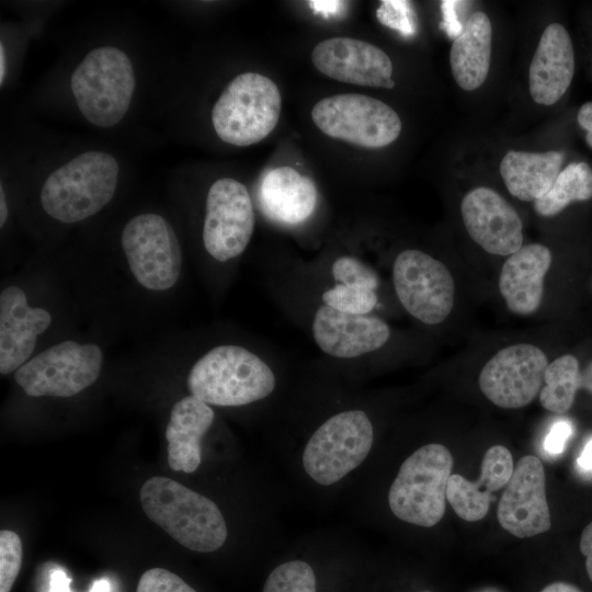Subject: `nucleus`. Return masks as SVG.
Returning <instances> with one entry per match:
<instances>
[{"instance_id":"f257e3e1","label":"nucleus","mask_w":592,"mask_h":592,"mask_svg":"<svg viewBox=\"0 0 592 592\" xmlns=\"http://www.w3.org/2000/svg\"><path fill=\"white\" fill-rule=\"evenodd\" d=\"M145 514L185 548L198 553L219 549L227 525L214 501L167 477H152L139 492Z\"/></svg>"},{"instance_id":"f03ea898","label":"nucleus","mask_w":592,"mask_h":592,"mask_svg":"<svg viewBox=\"0 0 592 592\" xmlns=\"http://www.w3.org/2000/svg\"><path fill=\"white\" fill-rule=\"evenodd\" d=\"M275 376L258 355L237 345H219L191 368L187 388L207 405L244 406L264 399L275 388Z\"/></svg>"},{"instance_id":"7ed1b4c3","label":"nucleus","mask_w":592,"mask_h":592,"mask_svg":"<svg viewBox=\"0 0 592 592\" xmlns=\"http://www.w3.org/2000/svg\"><path fill=\"white\" fill-rule=\"evenodd\" d=\"M118 163L104 151H87L55 170L41 191L44 210L62 223H76L98 213L113 197Z\"/></svg>"},{"instance_id":"20e7f679","label":"nucleus","mask_w":592,"mask_h":592,"mask_svg":"<svg viewBox=\"0 0 592 592\" xmlns=\"http://www.w3.org/2000/svg\"><path fill=\"white\" fill-rule=\"evenodd\" d=\"M453 464L449 449L437 443L423 445L408 456L388 492L394 515L422 527L436 525L445 513L446 486Z\"/></svg>"},{"instance_id":"39448f33","label":"nucleus","mask_w":592,"mask_h":592,"mask_svg":"<svg viewBox=\"0 0 592 592\" xmlns=\"http://www.w3.org/2000/svg\"><path fill=\"white\" fill-rule=\"evenodd\" d=\"M70 84L81 114L95 126L111 127L129 107L135 89L133 65L123 50L99 47L77 66Z\"/></svg>"},{"instance_id":"423d86ee","label":"nucleus","mask_w":592,"mask_h":592,"mask_svg":"<svg viewBox=\"0 0 592 592\" xmlns=\"http://www.w3.org/2000/svg\"><path fill=\"white\" fill-rule=\"evenodd\" d=\"M282 98L269 77L257 72L238 75L224 89L212 111L217 136L235 146L254 145L275 128Z\"/></svg>"},{"instance_id":"0eeeda50","label":"nucleus","mask_w":592,"mask_h":592,"mask_svg":"<svg viewBox=\"0 0 592 592\" xmlns=\"http://www.w3.org/2000/svg\"><path fill=\"white\" fill-rule=\"evenodd\" d=\"M374 429L362 410L337 413L310 436L304 452L307 475L321 486H330L358 467L369 454Z\"/></svg>"},{"instance_id":"6e6552de","label":"nucleus","mask_w":592,"mask_h":592,"mask_svg":"<svg viewBox=\"0 0 592 592\" xmlns=\"http://www.w3.org/2000/svg\"><path fill=\"white\" fill-rule=\"evenodd\" d=\"M316 126L327 136L376 149L394 143L401 119L385 102L357 93H342L318 101L311 110Z\"/></svg>"},{"instance_id":"1a4fd4ad","label":"nucleus","mask_w":592,"mask_h":592,"mask_svg":"<svg viewBox=\"0 0 592 592\" xmlns=\"http://www.w3.org/2000/svg\"><path fill=\"white\" fill-rule=\"evenodd\" d=\"M102 362L96 344L68 340L27 361L14 372V379L32 397H70L98 379Z\"/></svg>"},{"instance_id":"9d476101","label":"nucleus","mask_w":592,"mask_h":592,"mask_svg":"<svg viewBox=\"0 0 592 592\" xmlns=\"http://www.w3.org/2000/svg\"><path fill=\"white\" fill-rule=\"evenodd\" d=\"M122 247L140 285L152 291L172 287L181 273L182 253L172 226L160 215L141 214L124 227Z\"/></svg>"},{"instance_id":"9b49d317","label":"nucleus","mask_w":592,"mask_h":592,"mask_svg":"<svg viewBox=\"0 0 592 592\" xmlns=\"http://www.w3.org/2000/svg\"><path fill=\"white\" fill-rule=\"evenodd\" d=\"M396 294L403 308L426 325H437L451 314L455 283L449 270L420 250L400 252L392 266Z\"/></svg>"},{"instance_id":"f8f14e48","label":"nucleus","mask_w":592,"mask_h":592,"mask_svg":"<svg viewBox=\"0 0 592 592\" xmlns=\"http://www.w3.org/2000/svg\"><path fill=\"white\" fill-rule=\"evenodd\" d=\"M254 220L246 185L230 178L216 180L206 197L203 227L206 251L221 262L238 257L252 237Z\"/></svg>"},{"instance_id":"ddd939ff","label":"nucleus","mask_w":592,"mask_h":592,"mask_svg":"<svg viewBox=\"0 0 592 592\" xmlns=\"http://www.w3.org/2000/svg\"><path fill=\"white\" fill-rule=\"evenodd\" d=\"M548 364L546 354L536 345L506 346L482 367L478 378L480 390L500 408H523L539 395Z\"/></svg>"},{"instance_id":"4468645a","label":"nucleus","mask_w":592,"mask_h":592,"mask_svg":"<svg viewBox=\"0 0 592 592\" xmlns=\"http://www.w3.org/2000/svg\"><path fill=\"white\" fill-rule=\"evenodd\" d=\"M497 517L510 534L526 538L547 532L551 526L545 489V470L534 455L519 459L500 498Z\"/></svg>"},{"instance_id":"2eb2a0df","label":"nucleus","mask_w":592,"mask_h":592,"mask_svg":"<svg viewBox=\"0 0 592 592\" xmlns=\"http://www.w3.org/2000/svg\"><path fill=\"white\" fill-rule=\"evenodd\" d=\"M314 66L327 77L344 83L392 89V62L379 47L352 37H332L318 43L311 53Z\"/></svg>"},{"instance_id":"dca6fc26","label":"nucleus","mask_w":592,"mask_h":592,"mask_svg":"<svg viewBox=\"0 0 592 592\" xmlns=\"http://www.w3.org/2000/svg\"><path fill=\"white\" fill-rule=\"evenodd\" d=\"M460 213L469 237L488 253L509 257L523 246L521 217L494 190H470L462 200Z\"/></svg>"},{"instance_id":"f3484780","label":"nucleus","mask_w":592,"mask_h":592,"mask_svg":"<svg viewBox=\"0 0 592 592\" xmlns=\"http://www.w3.org/2000/svg\"><path fill=\"white\" fill-rule=\"evenodd\" d=\"M312 334L325 353L350 358L382 348L390 328L376 316L343 312L323 304L315 314Z\"/></svg>"},{"instance_id":"a211bd4d","label":"nucleus","mask_w":592,"mask_h":592,"mask_svg":"<svg viewBox=\"0 0 592 592\" xmlns=\"http://www.w3.org/2000/svg\"><path fill=\"white\" fill-rule=\"evenodd\" d=\"M52 317L43 308L31 307L25 293L8 286L0 294V373L8 375L26 363L36 345L37 335L50 325Z\"/></svg>"},{"instance_id":"6ab92c4d","label":"nucleus","mask_w":592,"mask_h":592,"mask_svg":"<svg viewBox=\"0 0 592 592\" xmlns=\"http://www.w3.org/2000/svg\"><path fill=\"white\" fill-rule=\"evenodd\" d=\"M574 73V53L568 31L550 23L543 32L528 71L534 102L553 105L566 93Z\"/></svg>"},{"instance_id":"aec40b11","label":"nucleus","mask_w":592,"mask_h":592,"mask_svg":"<svg viewBox=\"0 0 592 592\" xmlns=\"http://www.w3.org/2000/svg\"><path fill=\"white\" fill-rule=\"evenodd\" d=\"M550 264V250L540 243L522 246L508 257L500 272L499 289L511 312L528 316L537 311Z\"/></svg>"},{"instance_id":"412c9836","label":"nucleus","mask_w":592,"mask_h":592,"mask_svg":"<svg viewBox=\"0 0 592 592\" xmlns=\"http://www.w3.org/2000/svg\"><path fill=\"white\" fill-rule=\"evenodd\" d=\"M513 469L511 452L505 446L493 445L483 455L477 482L469 481L459 474L449 476L446 500L460 519L467 522L479 521L489 511L490 493L506 486Z\"/></svg>"},{"instance_id":"4be33fe9","label":"nucleus","mask_w":592,"mask_h":592,"mask_svg":"<svg viewBox=\"0 0 592 592\" xmlns=\"http://www.w3.org/2000/svg\"><path fill=\"white\" fill-rule=\"evenodd\" d=\"M262 212L273 221L297 225L308 219L317 204V189L306 175L292 167L265 172L259 184Z\"/></svg>"},{"instance_id":"5701e85b","label":"nucleus","mask_w":592,"mask_h":592,"mask_svg":"<svg viewBox=\"0 0 592 592\" xmlns=\"http://www.w3.org/2000/svg\"><path fill=\"white\" fill-rule=\"evenodd\" d=\"M209 405L190 395L171 409L166 429L168 464L172 470L194 473L201 464V441L213 424Z\"/></svg>"},{"instance_id":"b1692460","label":"nucleus","mask_w":592,"mask_h":592,"mask_svg":"<svg viewBox=\"0 0 592 592\" xmlns=\"http://www.w3.org/2000/svg\"><path fill=\"white\" fill-rule=\"evenodd\" d=\"M492 26L485 12L477 11L455 37L449 62L456 83L466 91L478 89L487 79L491 61Z\"/></svg>"},{"instance_id":"393cba45","label":"nucleus","mask_w":592,"mask_h":592,"mask_svg":"<svg viewBox=\"0 0 592 592\" xmlns=\"http://www.w3.org/2000/svg\"><path fill=\"white\" fill-rule=\"evenodd\" d=\"M562 162L561 151L509 150L500 162V174L514 197L535 202L550 190L561 172Z\"/></svg>"},{"instance_id":"a878e982","label":"nucleus","mask_w":592,"mask_h":592,"mask_svg":"<svg viewBox=\"0 0 592 592\" xmlns=\"http://www.w3.org/2000/svg\"><path fill=\"white\" fill-rule=\"evenodd\" d=\"M592 198V168L585 162L568 164L554 182L550 190L534 202L540 216L549 217L563 210L572 202Z\"/></svg>"},{"instance_id":"bb28decb","label":"nucleus","mask_w":592,"mask_h":592,"mask_svg":"<svg viewBox=\"0 0 592 592\" xmlns=\"http://www.w3.org/2000/svg\"><path fill=\"white\" fill-rule=\"evenodd\" d=\"M580 366L578 360L566 354L554 360L546 367L539 402L554 413H565L573 405L580 388Z\"/></svg>"},{"instance_id":"cd10ccee","label":"nucleus","mask_w":592,"mask_h":592,"mask_svg":"<svg viewBox=\"0 0 592 592\" xmlns=\"http://www.w3.org/2000/svg\"><path fill=\"white\" fill-rule=\"evenodd\" d=\"M262 592H317L315 571L304 560L285 561L267 576Z\"/></svg>"},{"instance_id":"c85d7f7f","label":"nucleus","mask_w":592,"mask_h":592,"mask_svg":"<svg viewBox=\"0 0 592 592\" xmlns=\"http://www.w3.org/2000/svg\"><path fill=\"white\" fill-rule=\"evenodd\" d=\"M322 301L343 312L367 315L377 304L375 289L337 284L322 294Z\"/></svg>"},{"instance_id":"c756f323","label":"nucleus","mask_w":592,"mask_h":592,"mask_svg":"<svg viewBox=\"0 0 592 592\" xmlns=\"http://www.w3.org/2000/svg\"><path fill=\"white\" fill-rule=\"evenodd\" d=\"M22 542L13 531L0 532V592H10L22 565Z\"/></svg>"},{"instance_id":"7c9ffc66","label":"nucleus","mask_w":592,"mask_h":592,"mask_svg":"<svg viewBox=\"0 0 592 592\" xmlns=\"http://www.w3.org/2000/svg\"><path fill=\"white\" fill-rule=\"evenodd\" d=\"M337 284L353 285L375 289L378 286L377 274L354 257L338 258L331 267Z\"/></svg>"},{"instance_id":"2f4dec72","label":"nucleus","mask_w":592,"mask_h":592,"mask_svg":"<svg viewBox=\"0 0 592 592\" xmlns=\"http://www.w3.org/2000/svg\"><path fill=\"white\" fill-rule=\"evenodd\" d=\"M136 592H196L182 578L163 568L145 571L137 584Z\"/></svg>"},{"instance_id":"473e14b6","label":"nucleus","mask_w":592,"mask_h":592,"mask_svg":"<svg viewBox=\"0 0 592 592\" xmlns=\"http://www.w3.org/2000/svg\"><path fill=\"white\" fill-rule=\"evenodd\" d=\"M412 13L408 1H383L376 15L380 23L410 35L414 32Z\"/></svg>"},{"instance_id":"72a5a7b5","label":"nucleus","mask_w":592,"mask_h":592,"mask_svg":"<svg viewBox=\"0 0 592 592\" xmlns=\"http://www.w3.org/2000/svg\"><path fill=\"white\" fill-rule=\"evenodd\" d=\"M572 433V426L569 421L560 420L557 421L550 429L544 441L545 449L553 455L560 454L569 436Z\"/></svg>"},{"instance_id":"f704fd0d","label":"nucleus","mask_w":592,"mask_h":592,"mask_svg":"<svg viewBox=\"0 0 592 592\" xmlns=\"http://www.w3.org/2000/svg\"><path fill=\"white\" fill-rule=\"evenodd\" d=\"M579 548L585 557L587 573L592 582V521L582 531Z\"/></svg>"},{"instance_id":"c9c22d12","label":"nucleus","mask_w":592,"mask_h":592,"mask_svg":"<svg viewBox=\"0 0 592 592\" xmlns=\"http://www.w3.org/2000/svg\"><path fill=\"white\" fill-rule=\"evenodd\" d=\"M70 582L71 579L68 577L65 570L55 569L49 578L48 592H71Z\"/></svg>"},{"instance_id":"e433bc0d","label":"nucleus","mask_w":592,"mask_h":592,"mask_svg":"<svg viewBox=\"0 0 592 592\" xmlns=\"http://www.w3.org/2000/svg\"><path fill=\"white\" fill-rule=\"evenodd\" d=\"M310 8L322 15H338L345 7L343 1H309Z\"/></svg>"},{"instance_id":"4c0bfd02","label":"nucleus","mask_w":592,"mask_h":592,"mask_svg":"<svg viewBox=\"0 0 592 592\" xmlns=\"http://www.w3.org/2000/svg\"><path fill=\"white\" fill-rule=\"evenodd\" d=\"M577 121L587 133L592 132V102H587L580 107Z\"/></svg>"},{"instance_id":"58836bf2","label":"nucleus","mask_w":592,"mask_h":592,"mask_svg":"<svg viewBox=\"0 0 592 592\" xmlns=\"http://www.w3.org/2000/svg\"><path fill=\"white\" fill-rule=\"evenodd\" d=\"M580 469L584 471H592V439H590L584 445L580 456L577 460Z\"/></svg>"},{"instance_id":"ea45409f","label":"nucleus","mask_w":592,"mask_h":592,"mask_svg":"<svg viewBox=\"0 0 592 592\" xmlns=\"http://www.w3.org/2000/svg\"><path fill=\"white\" fill-rule=\"evenodd\" d=\"M442 8L444 11V19L445 23L447 24V31H453L455 29V24L460 27L458 21L456 20V14L453 9V1H443ZM456 31V29H455Z\"/></svg>"},{"instance_id":"a19ab883","label":"nucleus","mask_w":592,"mask_h":592,"mask_svg":"<svg viewBox=\"0 0 592 592\" xmlns=\"http://www.w3.org/2000/svg\"><path fill=\"white\" fill-rule=\"evenodd\" d=\"M540 592H582L578 587L563 582L557 581L545 587Z\"/></svg>"},{"instance_id":"79ce46f5","label":"nucleus","mask_w":592,"mask_h":592,"mask_svg":"<svg viewBox=\"0 0 592 592\" xmlns=\"http://www.w3.org/2000/svg\"><path fill=\"white\" fill-rule=\"evenodd\" d=\"M580 388L592 392V361L580 373Z\"/></svg>"},{"instance_id":"37998d69","label":"nucleus","mask_w":592,"mask_h":592,"mask_svg":"<svg viewBox=\"0 0 592 592\" xmlns=\"http://www.w3.org/2000/svg\"><path fill=\"white\" fill-rule=\"evenodd\" d=\"M89 592H111V584L106 579H99L93 582Z\"/></svg>"},{"instance_id":"c03bdc74","label":"nucleus","mask_w":592,"mask_h":592,"mask_svg":"<svg viewBox=\"0 0 592 592\" xmlns=\"http://www.w3.org/2000/svg\"><path fill=\"white\" fill-rule=\"evenodd\" d=\"M8 217V206L4 198L2 186L0 187V226L2 227Z\"/></svg>"},{"instance_id":"a18cd8bd","label":"nucleus","mask_w":592,"mask_h":592,"mask_svg":"<svg viewBox=\"0 0 592 592\" xmlns=\"http://www.w3.org/2000/svg\"><path fill=\"white\" fill-rule=\"evenodd\" d=\"M5 70V60H4V48L3 45H0V83L3 82Z\"/></svg>"},{"instance_id":"49530a36","label":"nucleus","mask_w":592,"mask_h":592,"mask_svg":"<svg viewBox=\"0 0 592 592\" xmlns=\"http://www.w3.org/2000/svg\"><path fill=\"white\" fill-rule=\"evenodd\" d=\"M588 145L592 148V132H588L585 136Z\"/></svg>"},{"instance_id":"de8ad7c7","label":"nucleus","mask_w":592,"mask_h":592,"mask_svg":"<svg viewBox=\"0 0 592 592\" xmlns=\"http://www.w3.org/2000/svg\"><path fill=\"white\" fill-rule=\"evenodd\" d=\"M422 592H432V591H422Z\"/></svg>"}]
</instances>
